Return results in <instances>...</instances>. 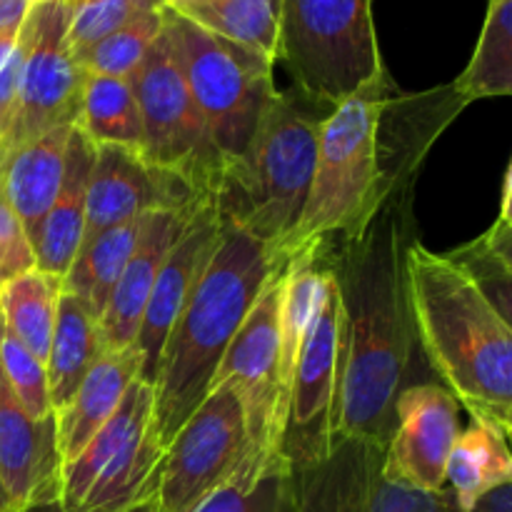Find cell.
<instances>
[{
	"mask_svg": "<svg viewBox=\"0 0 512 512\" xmlns=\"http://www.w3.org/2000/svg\"><path fill=\"white\" fill-rule=\"evenodd\" d=\"M413 185L395 190L368 228L320 245L340 293V380L335 443H388L395 403L408 388L420 348L405 280L413 228Z\"/></svg>",
	"mask_w": 512,
	"mask_h": 512,
	"instance_id": "cell-1",
	"label": "cell"
},
{
	"mask_svg": "<svg viewBox=\"0 0 512 512\" xmlns=\"http://www.w3.org/2000/svg\"><path fill=\"white\" fill-rule=\"evenodd\" d=\"M405 280L420 350L443 388L470 413L512 425V328L453 255L418 240L405 248Z\"/></svg>",
	"mask_w": 512,
	"mask_h": 512,
	"instance_id": "cell-2",
	"label": "cell"
},
{
	"mask_svg": "<svg viewBox=\"0 0 512 512\" xmlns=\"http://www.w3.org/2000/svg\"><path fill=\"white\" fill-rule=\"evenodd\" d=\"M393 83L365 88L335 105L320 123L318 160L303 215L283 250V265L325 243L350 240L368 228L385 200L413 185L430 143H385V110Z\"/></svg>",
	"mask_w": 512,
	"mask_h": 512,
	"instance_id": "cell-3",
	"label": "cell"
},
{
	"mask_svg": "<svg viewBox=\"0 0 512 512\" xmlns=\"http://www.w3.org/2000/svg\"><path fill=\"white\" fill-rule=\"evenodd\" d=\"M268 248L248 230L223 220V238L170 330L155 373V428L163 448L213 388L230 340L273 278Z\"/></svg>",
	"mask_w": 512,
	"mask_h": 512,
	"instance_id": "cell-4",
	"label": "cell"
},
{
	"mask_svg": "<svg viewBox=\"0 0 512 512\" xmlns=\"http://www.w3.org/2000/svg\"><path fill=\"white\" fill-rule=\"evenodd\" d=\"M323 118L278 93L260 120L243 158L228 168L218 215L248 230L268 248L275 265L303 215L313 183Z\"/></svg>",
	"mask_w": 512,
	"mask_h": 512,
	"instance_id": "cell-5",
	"label": "cell"
},
{
	"mask_svg": "<svg viewBox=\"0 0 512 512\" xmlns=\"http://www.w3.org/2000/svg\"><path fill=\"white\" fill-rule=\"evenodd\" d=\"M280 50L305 98L338 105L388 80L373 0H278Z\"/></svg>",
	"mask_w": 512,
	"mask_h": 512,
	"instance_id": "cell-6",
	"label": "cell"
},
{
	"mask_svg": "<svg viewBox=\"0 0 512 512\" xmlns=\"http://www.w3.org/2000/svg\"><path fill=\"white\" fill-rule=\"evenodd\" d=\"M185 83L203 113L228 168L250 148L265 110L278 95L273 65L263 55L210 33L173 8H165Z\"/></svg>",
	"mask_w": 512,
	"mask_h": 512,
	"instance_id": "cell-7",
	"label": "cell"
},
{
	"mask_svg": "<svg viewBox=\"0 0 512 512\" xmlns=\"http://www.w3.org/2000/svg\"><path fill=\"white\" fill-rule=\"evenodd\" d=\"M165 448L155 428V390L133 380L113 418L80 455L63 465L60 500L65 510L128 512L153 503Z\"/></svg>",
	"mask_w": 512,
	"mask_h": 512,
	"instance_id": "cell-8",
	"label": "cell"
},
{
	"mask_svg": "<svg viewBox=\"0 0 512 512\" xmlns=\"http://www.w3.org/2000/svg\"><path fill=\"white\" fill-rule=\"evenodd\" d=\"M130 83L143 118V158L185 180L200 200L218 203L228 163L185 83L168 20Z\"/></svg>",
	"mask_w": 512,
	"mask_h": 512,
	"instance_id": "cell-9",
	"label": "cell"
},
{
	"mask_svg": "<svg viewBox=\"0 0 512 512\" xmlns=\"http://www.w3.org/2000/svg\"><path fill=\"white\" fill-rule=\"evenodd\" d=\"M250 458L245 410L230 383L215 385L165 448L155 510L193 512Z\"/></svg>",
	"mask_w": 512,
	"mask_h": 512,
	"instance_id": "cell-10",
	"label": "cell"
},
{
	"mask_svg": "<svg viewBox=\"0 0 512 512\" xmlns=\"http://www.w3.org/2000/svg\"><path fill=\"white\" fill-rule=\"evenodd\" d=\"M68 23V0L30 5L20 28L25 60L18 100L8 133L0 140V158L48 130L78 123L85 70L70 50Z\"/></svg>",
	"mask_w": 512,
	"mask_h": 512,
	"instance_id": "cell-11",
	"label": "cell"
},
{
	"mask_svg": "<svg viewBox=\"0 0 512 512\" xmlns=\"http://www.w3.org/2000/svg\"><path fill=\"white\" fill-rule=\"evenodd\" d=\"M338 380L340 293L335 275L328 268L323 303L310 323L308 338L300 350L288 418H285L283 440H280V458L288 460L293 470L320 463L333 450L335 418H338Z\"/></svg>",
	"mask_w": 512,
	"mask_h": 512,
	"instance_id": "cell-12",
	"label": "cell"
},
{
	"mask_svg": "<svg viewBox=\"0 0 512 512\" xmlns=\"http://www.w3.org/2000/svg\"><path fill=\"white\" fill-rule=\"evenodd\" d=\"M385 445L345 438L328 458L293 470L300 512H460L448 488H405L383 475Z\"/></svg>",
	"mask_w": 512,
	"mask_h": 512,
	"instance_id": "cell-13",
	"label": "cell"
},
{
	"mask_svg": "<svg viewBox=\"0 0 512 512\" xmlns=\"http://www.w3.org/2000/svg\"><path fill=\"white\" fill-rule=\"evenodd\" d=\"M283 273L273 278L258 295L235 338L225 350L213 388L230 383L245 410L250 458H278L275 443V403H278V348H280V298ZM210 388V390H213Z\"/></svg>",
	"mask_w": 512,
	"mask_h": 512,
	"instance_id": "cell-14",
	"label": "cell"
},
{
	"mask_svg": "<svg viewBox=\"0 0 512 512\" xmlns=\"http://www.w3.org/2000/svg\"><path fill=\"white\" fill-rule=\"evenodd\" d=\"M205 203L185 180L158 168L143 153L125 145H95V165L88 185L85 238L160 210H193Z\"/></svg>",
	"mask_w": 512,
	"mask_h": 512,
	"instance_id": "cell-15",
	"label": "cell"
},
{
	"mask_svg": "<svg viewBox=\"0 0 512 512\" xmlns=\"http://www.w3.org/2000/svg\"><path fill=\"white\" fill-rule=\"evenodd\" d=\"M460 435V403L440 383L408 385L395 403V425L385 443L383 475L405 488L438 493Z\"/></svg>",
	"mask_w": 512,
	"mask_h": 512,
	"instance_id": "cell-16",
	"label": "cell"
},
{
	"mask_svg": "<svg viewBox=\"0 0 512 512\" xmlns=\"http://www.w3.org/2000/svg\"><path fill=\"white\" fill-rule=\"evenodd\" d=\"M63 458L55 413L30 418L0 368V512L58 503Z\"/></svg>",
	"mask_w": 512,
	"mask_h": 512,
	"instance_id": "cell-17",
	"label": "cell"
},
{
	"mask_svg": "<svg viewBox=\"0 0 512 512\" xmlns=\"http://www.w3.org/2000/svg\"><path fill=\"white\" fill-rule=\"evenodd\" d=\"M220 238H223V220H220L218 208L205 205L193 215L188 228L183 230L178 243L165 258L148 305H145L138 338L133 343L140 360H143L140 380H145V383L153 385L165 340H168L173 325L178 323L180 313L193 295L200 275L208 268L210 258L218 250Z\"/></svg>",
	"mask_w": 512,
	"mask_h": 512,
	"instance_id": "cell-18",
	"label": "cell"
},
{
	"mask_svg": "<svg viewBox=\"0 0 512 512\" xmlns=\"http://www.w3.org/2000/svg\"><path fill=\"white\" fill-rule=\"evenodd\" d=\"M198 210L200 208L160 210V213H150L145 218L138 248L130 255L128 265H125L123 275H120L118 285H115L113 295H110L108 305L98 320L100 343H103L105 353L125 350L135 343L140 323H143L145 305L153 293L160 268H163L168 253Z\"/></svg>",
	"mask_w": 512,
	"mask_h": 512,
	"instance_id": "cell-19",
	"label": "cell"
},
{
	"mask_svg": "<svg viewBox=\"0 0 512 512\" xmlns=\"http://www.w3.org/2000/svg\"><path fill=\"white\" fill-rule=\"evenodd\" d=\"M75 125H60L38 138L20 143L0 158L5 195L28 233L30 245L38 238L45 215L53 208L65 173V153Z\"/></svg>",
	"mask_w": 512,
	"mask_h": 512,
	"instance_id": "cell-20",
	"label": "cell"
},
{
	"mask_svg": "<svg viewBox=\"0 0 512 512\" xmlns=\"http://www.w3.org/2000/svg\"><path fill=\"white\" fill-rule=\"evenodd\" d=\"M140 368H143V360L133 345L125 350L103 353L88 370L80 388L75 390L73 400L65 408L55 410L63 465L78 458L80 450L113 418L133 380L140 378Z\"/></svg>",
	"mask_w": 512,
	"mask_h": 512,
	"instance_id": "cell-21",
	"label": "cell"
},
{
	"mask_svg": "<svg viewBox=\"0 0 512 512\" xmlns=\"http://www.w3.org/2000/svg\"><path fill=\"white\" fill-rule=\"evenodd\" d=\"M95 165V143L80 128H73L65 153V173L53 208L45 215L33 243L35 268L65 278L85 238L88 185Z\"/></svg>",
	"mask_w": 512,
	"mask_h": 512,
	"instance_id": "cell-22",
	"label": "cell"
},
{
	"mask_svg": "<svg viewBox=\"0 0 512 512\" xmlns=\"http://www.w3.org/2000/svg\"><path fill=\"white\" fill-rule=\"evenodd\" d=\"M512 483V450L498 425L470 418L445 465V488L460 512H470L493 490Z\"/></svg>",
	"mask_w": 512,
	"mask_h": 512,
	"instance_id": "cell-23",
	"label": "cell"
},
{
	"mask_svg": "<svg viewBox=\"0 0 512 512\" xmlns=\"http://www.w3.org/2000/svg\"><path fill=\"white\" fill-rule=\"evenodd\" d=\"M103 353L98 320L75 295L63 290L58 303V318H55L53 343H50L48 360H45L53 413L73 400L75 390L80 388L88 370Z\"/></svg>",
	"mask_w": 512,
	"mask_h": 512,
	"instance_id": "cell-24",
	"label": "cell"
},
{
	"mask_svg": "<svg viewBox=\"0 0 512 512\" xmlns=\"http://www.w3.org/2000/svg\"><path fill=\"white\" fill-rule=\"evenodd\" d=\"M148 215H140V218L128 220V223L103 230L93 240L80 245L73 265L65 273L63 290L75 295L95 320H100V315H103L130 255L138 248Z\"/></svg>",
	"mask_w": 512,
	"mask_h": 512,
	"instance_id": "cell-25",
	"label": "cell"
},
{
	"mask_svg": "<svg viewBox=\"0 0 512 512\" xmlns=\"http://www.w3.org/2000/svg\"><path fill=\"white\" fill-rule=\"evenodd\" d=\"M63 278L30 268L0 285V318L38 360H48Z\"/></svg>",
	"mask_w": 512,
	"mask_h": 512,
	"instance_id": "cell-26",
	"label": "cell"
},
{
	"mask_svg": "<svg viewBox=\"0 0 512 512\" xmlns=\"http://www.w3.org/2000/svg\"><path fill=\"white\" fill-rule=\"evenodd\" d=\"M193 512H300L293 468L285 458H248Z\"/></svg>",
	"mask_w": 512,
	"mask_h": 512,
	"instance_id": "cell-27",
	"label": "cell"
},
{
	"mask_svg": "<svg viewBox=\"0 0 512 512\" xmlns=\"http://www.w3.org/2000/svg\"><path fill=\"white\" fill-rule=\"evenodd\" d=\"M75 128L83 130L95 145H125L140 150L143 118L133 83L125 78L85 73L83 105Z\"/></svg>",
	"mask_w": 512,
	"mask_h": 512,
	"instance_id": "cell-28",
	"label": "cell"
},
{
	"mask_svg": "<svg viewBox=\"0 0 512 512\" xmlns=\"http://www.w3.org/2000/svg\"><path fill=\"white\" fill-rule=\"evenodd\" d=\"M453 88L465 103L512 98V0H490L473 58Z\"/></svg>",
	"mask_w": 512,
	"mask_h": 512,
	"instance_id": "cell-29",
	"label": "cell"
},
{
	"mask_svg": "<svg viewBox=\"0 0 512 512\" xmlns=\"http://www.w3.org/2000/svg\"><path fill=\"white\" fill-rule=\"evenodd\" d=\"M220 38L238 43L275 63L280 50L278 0H210L178 8Z\"/></svg>",
	"mask_w": 512,
	"mask_h": 512,
	"instance_id": "cell-30",
	"label": "cell"
},
{
	"mask_svg": "<svg viewBox=\"0 0 512 512\" xmlns=\"http://www.w3.org/2000/svg\"><path fill=\"white\" fill-rule=\"evenodd\" d=\"M165 25V5L145 10L78 58L85 73L130 80Z\"/></svg>",
	"mask_w": 512,
	"mask_h": 512,
	"instance_id": "cell-31",
	"label": "cell"
},
{
	"mask_svg": "<svg viewBox=\"0 0 512 512\" xmlns=\"http://www.w3.org/2000/svg\"><path fill=\"white\" fill-rule=\"evenodd\" d=\"M163 0H80L70 5L68 43L75 60L95 43L128 25L145 10L160 8Z\"/></svg>",
	"mask_w": 512,
	"mask_h": 512,
	"instance_id": "cell-32",
	"label": "cell"
},
{
	"mask_svg": "<svg viewBox=\"0 0 512 512\" xmlns=\"http://www.w3.org/2000/svg\"><path fill=\"white\" fill-rule=\"evenodd\" d=\"M0 368L5 380L13 388L15 398L23 405L30 418L40 420L53 415L48 393V373H45L43 360L35 358L23 343L13 335V330L0 318Z\"/></svg>",
	"mask_w": 512,
	"mask_h": 512,
	"instance_id": "cell-33",
	"label": "cell"
},
{
	"mask_svg": "<svg viewBox=\"0 0 512 512\" xmlns=\"http://www.w3.org/2000/svg\"><path fill=\"white\" fill-rule=\"evenodd\" d=\"M450 255L473 275L485 298L495 305V310L503 315L505 323L512 328V270L500 265L478 240L463 245V248Z\"/></svg>",
	"mask_w": 512,
	"mask_h": 512,
	"instance_id": "cell-34",
	"label": "cell"
},
{
	"mask_svg": "<svg viewBox=\"0 0 512 512\" xmlns=\"http://www.w3.org/2000/svg\"><path fill=\"white\" fill-rule=\"evenodd\" d=\"M30 268H35L33 245L5 195L3 175H0V285Z\"/></svg>",
	"mask_w": 512,
	"mask_h": 512,
	"instance_id": "cell-35",
	"label": "cell"
},
{
	"mask_svg": "<svg viewBox=\"0 0 512 512\" xmlns=\"http://www.w3.org/2000/svg\"><path fill=\"white\" fill-rule=\"evenodd\" d=\"M478 243L483 245V248L488 250V253L493 255L500 265H505V268L512 270V228L510 225L495 223L488 233L480 235Z\"/></svg>",
	"mask_w": 512,
	"mask_h": 512,
	"instance_id": "cell-36",
	"label": "cell"
},
{
	"mask_svg": "<svg viewBox=\"0 0 512 512\" xmlns=\"http://www.w3.org/2000/svg\"><path fill=\"white\" fill-rule=\"evenodd\" d=\"M28 10V0H0V35L20 30Z\"/></svg>",
	"mask_w": 512,
	"mask_h": 512,
	"instance_id": "cell-37",
	"label": "cell"
},
{
	"mask_svg": "<svg viewBox=\"0 0 512 512\" xmlns=\"http://www.w3.org/2000/svg\"><path fill=\"white\" fill-rule=\"evenodd\" d=\"M470 512H512V483L485 495Z\"/></svg>",
	"mask_w": 512,
	"mask_h": 512,
	"instance_id": "cell-38",
	"label": "cell"
},
{
	"mask_svg": "<svg viewBox=\"0 0 512 512\" xmlns=\"http://www.w3.org/2000/svg\"><path fill=\"white\" fill-rule=\"evenodd\" d=\"M498 223L510 225L512 228V163L508 168V175H505V188H503V208H500Z\"/></svg>",
	"mask_w": 512,
	"mask_h": 512,
	"instance_id": "cell-39",
	"label": "cell"
},
{
	"mask_svg": "<svg viewBox=\"0 0 512 512\" xmlns=\"http://www.w3.org/2000/svg\"><path fill=\"white\" fill-rule=\"evenodd\" d=\"M25 512H85V510H65L60 503H45V505H35V508H30ZM128 512H153V503H145V505H140V508H133Z\"/></svg>",
	"mask_w": 512,
	"mask_h": 512,
	"instance_id": "cell-40",
	"label": "cell"
},
{
	"mask_svg": "<svg viewBox=\"0 0 512 512\" xmlns=\"http://www.w3.org/2000/svg\"><path fill=\"white\" fill-rule=\"evenodd\" d=\"M185 3H188V0H163V5H165V8H173V10L183 8Z\"/></svg>",
	"mask_w": 512,
	"mask_h": 512,
	"instance_id": "cell-41",
	"label": "cell"
},
{
	"mask_svg": "<svg viewBox=\"0 0 512 512\" xmlns=\"http://www.w3.org/2000/svg\"><path fill=\"white\" fill-rule=\"evenodd\" d=\"M505 440H508V445H510V450H512V425L508 430H505Z\"/></svg>",
	"mask_w": 512,
	"mask_h": 512,
	"instance_id": "cell-42",
	"label": "cell"
},
{
	"mask_svg": "<svg viewBox=\"0 0 512 512\" xmlns=\"http://www.w3.org/2000/svg\"><path fill=\"white\" fill-rule=\"evenodd\" d=\"M30 5H40V3H50V0H28Z\"/></svg>",
	"mask_w": 512,
	"mask_h": 512,
	"instance_id": "cell-43",
	"label": "cell"
},
{
	"mask_svg": "<svg viewBox=\"0 0 512 512\" xmlns=\"http://www.w3.org/2000/svg\"><path fill=\"white\" fill-rule=\"evenodd\" d=\"M190 3H210V0H188V3H185V5H190Z\"/></svg>",
	"mask_w": 512,
	"mask_h": 512,
	"instance_id": "cell-44",
	"label": "cell"
},
{
	"mask_svg": "<svg viewBox=\"0 0 512 512\" xmlns=\"http://www.w3.org/2000/svg\"><path fill=\"white\" fill-rule=\"evenodd\" d=\"M68 3H70V5H73V3H80V0H68Z\"/></svg>",
	"mask_w": 512,
	"mask_h": 512,
	"instance_id": "cell-45",
	"label": "cell"
},
{
	"mask_svg": "<svg viewBox=\"0 0 512 512\" xmlns=\"http://www.w3.org/2000/svg\"><path fill=\"white\" fill-rule=\"evenodd\" d=\"M153 512H158V510H155V505H153Z\"/></svg>",
	"mask_w": 512,
	"mask_h": 512,
	"instance_id": "cell-46",
	"label": "cell"
}]
</instances>
